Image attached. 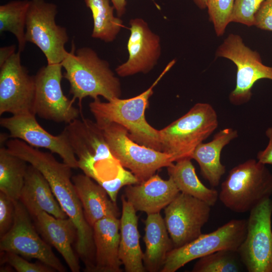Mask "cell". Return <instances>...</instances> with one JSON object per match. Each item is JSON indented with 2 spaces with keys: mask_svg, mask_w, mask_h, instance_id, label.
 I'll list each match as a JSON object with an SVG mask.
<instances>
[{
  "mask_svg": "<svg viewBox=\"0 0 272 272\" xmlns=\"http://www.w3.org/2000/svg\"><path fill=\"white\" fill-rule=\"evenodd\" d=\"M12 154L38 169L49 183L62 210L74 223L77 231L76 250L85 265V271L94 270L95 249L93 230L86 221L72 180V169L58 161L52 153L45 152L24 141L12 139L6 142Z\"/></svg>",
  "mask_w": 272,
  "mask_h": 272,
  "instance_id": "6da1fadb",
  "label": "cell"
},
{
  "mask_svg": "<svg viewBox=\"0 0 272 272\" xmlns=\"http://www.w3.org/2000/svg\"><path fill=\"white\" fill-rule=\"evenodd\" d=\"M65 72L63 77L69 82L72 99L78 100L81 109L83 99L99 96L107 101L120 98L119 80L110 69L107 61L99 57L93 49L84 47L77 50L73 46L66 51L61 62Z\"/></svg>",
  "mask_w": 272,
  "mask_h": 272,
  "instance_id": "7a4b0ae2",
  "label": "cell"
},
{
  "mask_svg": "<svg viewBox=\"0 0 272 272\" xmlns=\"http://www.w3.org/2000/svg\"><path fill=\"white\" fill-rule=\"evenodd\" d=\"M175 62L174 59L169 62L153 85L136 96L123 99L116 98L107 102H102L99 98L94 100L89 104V107L96 123L120 124L138 144L162 152L159 130L147 121L145 111L153 93V88Z\"/></svg>",
  "mask_w": 272,
  "mask_h": 272,
  "instance_id": "3957f363",
  "label": "cell"
},
{
  "mask_svg": "<svg viewBox=\"0 0 272 272\" xmlns=\"http://www.w3.org/2000/svg\"><path fill=\"white\" fill-rule=\"evenodd\" d=\"M63 130L77 158L78 168L99 184L115 178L124 168L112 154L96 122L77 118Z\"/></svg>",
  "mask_w": 272,
  "mask_h": 272,
  "instance_id": "277c9868",
  "label": "cell"
},
{
  "mask_svg": "<svg viewBox=\"0 0 272 272\" xmlns=\"http://www.w3.org/2000/svg\"><path fill=\"white\" fill-rule=\"evenodd\" d=\"M272 195V173L257 160L250 159L231 169L222 182L219 198L231 211L250 212Z\"/></svg>",
  "mask_w": 272,
  "mask_h": 272,
  "instance_id": "5b68a950",
  "label": "cell"
},
{
  "mask_svg": "<svg viewBox=\"0 0 272 272\" xmlns=\"http://www.w3.org/2000/svg\"><path fill=\"white\" fill-rule=\"evenodd\" d=\"M219 121L214 107L197 103L184 115L159 130L162 152L171 155L175 162L191 159L196 148L217 129Z\"/></svg>",
  "mask_w": 272,
  "mask_h": 272,
  "instance_id": "8992f818",
  "label": "cell"
},
{
  "mask_svg": "<svg viewBox=\"0 0 272 272\" xmlns=\"http://www.w3.org/2000/svg\"><path fill=\"white\" fill-rule=\"evenodd\" d=\"M97 125L102 129L112 154L124 168L129 170L139 183L147 180L159 169L167 167L175 162L171 155L133 141L127 130L120 124L108 123Z\"/></svg>",
  "mask_w": 272,
  "mask_h": 272,
  "instance_id": "52a82bcc",
  "label": "cell"
},
{
  "mask_svg": "<svg viewBox=\"0 0 272 272\" xmlns=\"http://www.w3.org/2000/svg\"><path fill=\"white\" fill-rule=\"evenodd\" d=\"M216 56L230 60L236 66V86L229 95L233 105L247 103L252 95V89L258 80L272 81V66L264 64L260 54L248 47L238 34H229L217 48Z\"/></svg>",
  "mask_w": 272,
  "mask_h": 272,
  "instance_id": "ba28073f",
  "label": "cell"
},
{
  "mask_svg": "<svg viewBox=\"0 0 272 272\" xmlns=\"http://www.w3.org/2000/svg\"><path fill=\"white\" fill-rule=\"evenodd\" d=\"M247 220L233 219L208 234L171 250L161 272H174L196 259L221 250L238 251L245 238Z\"/></svg>",
  "mask_w": 272,
  "mask_h": 272,
  "instance_id": "9c48e42d",
  "label": "cell"
},
{
  "mask_svg": "<svg viewBox=\"0 0 272 272\" xmlns=\"http://www.w3.org/2000/svg\"><path fill=\"white\" fill-rule=\"evenodd\" d=\"M55 5L44 0H31L27 12L25 40L37 46L45 55L47 63H61L69 41L66 29L57 25Z\"/></svg>",
  "mask_w": 272,
  "mask_h": 272,
  "instance_id": "30bf717a",
  "label": "cell"
},
{
  "mask_svg": "<svg viewBox=\"0 0 272 272\" xmlns=\"http://www.w3.org/2000/svg\"><path fill=\"white\" fill-rule=\"evenodd\" d=\"M14 203V222L10 229L1 237V251L36 259L55 271H66L51 246L39 235L25 207L19 200H15Z\"/></svg>",
  "mask_w": 272,
  "mask_h": 272,
  "instance_id": "8fae6325",
  "label": "cell"
},
{
  "mask_svg": "<svg viewBox=\"0 0 272 272\" xmlns=\"http://www.w3.org/2000/svg\"><path fill=\"white\" fill-rule=\"evenodd\" d=\"M271 216L270 198L250 212L246 235L237 251L249 272H272Z\"/></svg>",
  "mask_w": 272,
  "mask_h": 272,
  "instance_id": "7c38bea8",
  "label": "cell"
},
{
  "mask_svg": "<svg viewBox=\"0 0 272 272\" xmlns=\"http://www.w3.org/2000/svg\"><path fill=\"white\" fill-rule=\"evenodd\" d=\"M61 63L47 64L34 76L35 115L48 120L68 124L78 118L80 111L74 101L63 94L61 82L63 76Z\"/></svg>",
  "mask_w": 272,
  "mask_h": 272,
  "instance_id": "4fadbf2b",
  "label": "cell"
},
{
  "mask_svg": "<svg viewBox=\"0 0 272 272\" xmlns=\"http://www.w3.org/2000/svg\"><path fill=\"white\" fill-rule=\"evenodd\" d=\"M209 204L180 192L165 208V222L174 248L197 238L210 217Z\"/></svg>",
  "mask_w": 272,
  "mask_h": 272,
  "instance_id": "5bb4252c",
  "label": "cell"
},
{
  "mask_svg": "<svg viewBox=\"0 0 272 272\" xmlns=\"http://www.w3.org/2000/svg\"><path fill=\"white\" fill-rule=\"evenodd\" d=\"M20 53L16 52L0 66L1 115L34 113V76H30L21 64Z\"/></svg>",
  "mask_w": 272,
  "mask_h": 272,
  "instance_id": "9a60e30c",
  "label": "cell"
},
{
  "mask_svg": "<svg viewBox=\"0 0 272 272\" xmlns=\"http://www.w3.org/2000/svg\"><path fill=\"white\" fill-rule=\"evenodd\" d=\"M33 113L12 115L0 119V125L10 133L9 138L22 140L36 148H44L58 155L63 162L72 168H78L75 156L65 131L54 135L37 122Z\"/></svg>",
  "mask_w": 272,
  "mask_h": 272,
  "instance_id": "2e32d148",
  "label": "cell"
},
{
  "mask_svg": "<svg viewBox=\"0 0 272 272\" xmlns=\"http://www.w3.org/2000/svg\"><path fill=\"white\" fill-rule=\"evenodd\" d=\"M130 35L127 43L128 58L115 69L120 77L147 74L156 65L161 54V39L142 18L129 21Z\"/></svg>",
  "mask_w": 272,
  "mask_h": 272,
  "instance_id": "e0dca14e",
  "label": "cell"
},
{
  "mask_svg": "<svg viewBox=\"0 0 272 272\" xmlns=\"http://www.w3.org/2000/svg\"><path fill=\"white\" fill-rule=\"evenodd\" d=\"M172 179L154 174L147 180L126 185L124 196L136 211L147 215L160 213L180 193Z\"/></svg>",
  "mask_w": 272,
  "mask_h": 272,
  "instance_id": "ac0fdd59",
  "label": "cell"
},
{
  "mask_svg": "<svg viewBox=\"0 0 272 272\" xmlns=\"http://www.w3.org/2000/svg\"><path fill=\"white\" fill-rule=\"evenodd\" d=\"M38 232L61 255L72 272H79L80 266L72 247L77 238V231L69 218H57L41 212L32 217Z\"/></svg>",
  "mask_w": 272,
  "mask_h": 272,
  "instance_id": "d6986e66",
  "label": "cell"
},
{
  "mask_svg": "<svg viewBox=\"0 0 272 272\" xmlns=\"http://www.w3.org/2000/svg\"><path fill=\"white\" fill-rule=\"evenodd\" d=\"M95 249L94 272H121L119 257L120 219L107 217L93 227Z\"/></svg>",
  "mask_w": 272,
  "mask_h": 272,
  "instance_id": "ffe728a7",
  "label": "cell"
},
{
  "mask_svg": "<svg viewBox=\"0 0 272 272\" xmlns=\"http://www.w3.org/2000/svg\"><path fill=\"white\" fill-rule=\"evenodd\" d=\"M32 217L45 212L54 217L67 218L47 180L31 165L28 166L19 199Z\"/></svg>",
  "mask_w": 272,
  "mask_h": 272,
  "instance_id": "44dd1931",
  "label": "cell"
},
{
  "mask_svg": "<svg viewBox=\"0 0 272 272\" xmlns=\"http://www.w3.org/2000/svg\"><path fill=\"white\" fill-rule=\"evenodd\" d=\"M86 174L72 176L85 219L93 227L99 220L107 217L118 218L119 210L106 190Z\"/></svg>",
  "mask_w": 272,
  "mask_h": 272,
  "instance_id": "7402d4cb",
  "label": "cell"
},
{
  "mask_svg": "<svg viewBox=\"0 0 272 272\" xmlns=\"http://www.w3.org/2000/svg\"><path fill=\"white\" fill-rule=\"evenodd\" d=\"M120 219L119 257L126 272H145L143 252L140 242L138 217L133 206L122 195Z\"/></svg>",
  "mask_w": 272,
  "mask_h": 272,
  "instance_id": "603a6c76",
  "label": "cell"
},
{
  "mask_svg": "<svg viewBox=\"0 0 272 272\" xmlns=\"http://www.w3.org/2000/svg\"><path fill=\"white\" fill-rule=\"evenodd\" d=\"M238 137L237 130L225 128L219 130L208 143H202L194 150L191 159L199 165L200 173L212 186H218L226 172V166L221 161L224 148Z\"/></svg>",
  "mask_w": 272,
  "mask_h": 272,
  "instance_id": "cb8c5ba5",
  "label": "cell"
},
{
  "mask_svg": "<svg viewBox=\"0 0 272 272\" xmlns=\"http://www.w3.org/2000/svg\"><path fill=\"white\" fill-rule=\"evenodd\" d=\"M145 225L144 265L149 272L161 271L167 254L174 248L172 240L160 213L147 215Z\"/></svg>",
  "mask_w": 272,
  "mask_h": 272,
  "instance_id": "d4e9b609",
  "label": "cell"
},
{
  "mask_svg": "<svg viewBox=\"0 0 272 272\" xmlns=\"http://www.w3.org/2000/svg\"><path fill=\"white\" fill-rule=\"evenodd\" d=\"M171 178L180 192L185 193L214 206L219 198L215 189L206 187L198 178L191 159L184 158L173 163L167 167Z\"/></svg>",
  "mask_w": 272,
  "mask_h": 272,
  "instance_id": "484cf974",
  "label": "cell"
},
{
  "mask_svg": "<svg viewBox=\"0 0 272 272\" xmlns=\"http://www.w3.org/2000/svg\"><path fill=\"white\" fill-rule=\"evenodd\" d=\"M27 162L0 148V191L13 200H19L28 168Z\"/></svg>",
  "mask_w": 272,
  "mask_h": 272,
  "instance_id": "4316f807",
  "label": "cell"
},
{
  "mask_svg": "<svg viewBox=\"0 0 272 272\" xmlns=\"http://www.w3.org/2000/svg\"><path fill=\"white\" fill-rule=\"evenodd\" d=\"M92 13L93 28L91 36L105 42H111L116 38L124 27L120 17L114 15V8L109 0H85Z\"/></svg>",
  "mask_w": 272,
  "mask_h": 272,
  "instance_id": "83f0119b",
  "label": "cell"
},
{
  "mask_svg": "<svg viewBox=\"0 0 272 272\" xmlns=\"http://www.w3.org/2000/svg\"><path fill=\"white\" fill-rule=\"evenodd\" d=\"M30 1H14L0 6V32H9L16 38L19 50H24L27 42L25 30Z\"/></svg>",
  "mask_w": 272,
  "mask_h": 272,
  "instance_id": "f1b7e54d",
  "label": "cell"
},
{
  "mask_svg": "<svg viewBox=\"0 0 272 272\" xmlns=\"http://www.w3.org/2000/svg\"><path fill=\"white\" fill-rule=\"evenodd\" d=\"M234 252L221 250L199 258L192 268L193 272H238L240 266Z\"/></svg>",
  "mask_w": 272,
  "mask_h": 272,
  "instance_id": "f546056e",
  "label": "cell"
},
{
  "mask_svg": "<svg viewBox=\"0 0 272 272\" xmlns=\"http://www.w3.org/2000/svg\"><path fill=\"white\" fill-rule=\"evenodd\" d=\"M235 0H208L207 9L209 19L216 35L223 36L231 17Z\"/></svg>",
  "mask_w": 272,
  "mask_h": 272,
  "instance_id": "4dcf8cb0",
  "label": "cell"
},
{
  "mask_svg": "<svg viewBox=\"0 0 272 272\" xmlns=\"http://www.w3.org/2000/svg\"><path fill=\"white\" fill-rule=\"evenodd\" d=\"M264 0H235L231 23H240L248 27L254 24V16Z\"/></svg>",
  "mask_w": 272,
  "mask_h": 272,
  "instance_id": "1f68e13d",
  "label": "cell"
},
{
  "mask_svg": "<svg viewBox=\"0 0 272 272\" xmlns=\"http://www.w3.org/2000/svg\"><path fill=\"white\" fill-rule=\"evenodd\" d=\"M5 253V260L18 272H53L51 267L40 262L31 263L23 256L13 252Z\"/></svg>",
  "mask_w": 272,
  "mask_h": 272,
  "instance_id": "d6a6232c",
  "label": "cell"
},
{
  "mask_svg": "<svg viewBox=\"0 0 272 272\" xmlns=\"http://www.w3.org/2000/svg\"><path fill=\"white\" fill-rule=\"evenodd\" d=\"M139 183L135 176L124 168L115 178L102 183L100 185L106 190L114 202H116L117 196L120 188L124 186Z\"/></svg>",
  "mask_w": 272,
  "mask_h": 272,
  "instance_id": "836d02e7",
  "label": "cell"
},
{
  "mask_svg": "<svg viewBox=\"0 0 272 272\" xmlns=\"http://www.w3.org/2000/svg\"><path fill=\"white\" fill-rule=\"evenodd\" d=\"M14 214V200L0 191V237L11 228Z\"/></svg>",
  "mask_w": 272,
  "mask_h": 272,
  "instance_id": "e575fe53",
  "label": "cell"
},
{
  "mask_svg": "<svg viewBox=\"0 0 272 272\" xmlns=\"http://www.w3.org/2000/svg\"><path fill=\"white\" fill-rule=\"evenodd\" d=\"M254 26L266 31H272V0H264L254 16Z\"/></svg>",
  "mask_w": 272,
  "mask_h": 272,
  "instance_id": "d590c367",
  "label": "cell"
},
{
  "mask_svg": "<svg viewBox=\"0 0 272 272\" xmlns=\"http://www.w3.org/2000/svg\"><path fill=\"white\" fill-rule=\"evenodd\" d=\"M268 138V144L264 149L257 153V160L264 164H272V126L268 127L265 132Z\"/></svg>",
  "mask_w": 272,
  "mask_h": 272,
  "instance_id": "8d00e7d4",
  "label": "cell"
},
{
  "mask_svg": "<svg viewBox=\"0 0 272 272\" xmlns=\"http://www.w3.org/2000/svg\"><path fill=\"white\" fill-rule=\"evenodd\" d=\"M16 45L3 46L0 48V66L16 53Z\"/></svg>",
  "mask_w": 272,
  "mask_h": 272,
  "instance_id": "74e56055",
  "label": "cell"
},
{
  "mask_svg": "<svg viewBox=\"0 0 272 272\" xmlns=\"http://www.w3.org/2000/svg\"><path fill=\"white\" fill-rule=\"evenodd\" d=\"M114 8L118 17H122L125 12L126 2V0H110Z\"/></svg>",
  "mask_w": 272,
  "mask_h": 272,
  "instance_id": "f35d334b",
  "label": "cell"
},
{
  "mask_svg": "<svg viewBox=\"0 0 272 272\" xmlns=\"http://www.w3.org/2000/svg\"><path fill=\"white\" fill-rule=\"evenodd\" d=\"M193 2L199 9H207L208 0H193Z\"/></svg>",
  "mask_w": 272,
  "mask_h": 272,
  "instance_id": "ab89813d",
  "label": "cell"
}]
</instances>
